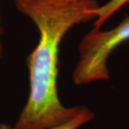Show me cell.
<instances>
[{
    "mask_svg": "<svg viewBox=\"0 0 129 129\" xmlns=\"http://www.w3.org/2000/svg\"><path fill=\"white\" fill-rule=\"evenodd\" d=\"M129 40V15L107 30L93 27L79 45V59L73 72L76 85L109 79L107 62L112 51Z\"/></svg>",
    "mask_w": 129,
    "mask_h": 129,
    "instance_id": "obj_2",
    "label": "cell"
},
{
    "mask_svg": "<svg viewBox=\"0 0 129 129\" xmlns=\"http://www.w3.org/2000/svg\"><path fill=\"white\" fill-rule=\"evenodd\" d=\"M20 14L39 32L37 45L27 56L29 91L14 125L16 129H50L63 124L82 107H66L58 94L60 46L76 25L96 19V0H15Z\"/></svg>",
    "mask_w": 129,
    "mask_h": 129,
    "instance_id": "obj_1",
    "label": "cell"
},
{
    "mask_svg": "<svg viewBox=\"0 0 129 129\" xmlns=\"http://www.w3.org/2000/svg\"><path fill=\"white\" fill-rule=\"evenodd\" d=\"M4 28L3 24V17L0 7V59L4 55Z\"/></svg>",
    "mask_w": 129,
    "mask_h": 129,
    "instance_id": "obj_5",
    "label": "cell"
},
{
    "mask_svg": "<svg viewBox=\"0 0 129 129\" xmlns=\"http://www.w3.org/2000/svg\"><path fill=\"white\" fill-rule=\"evenodd\" d=\"M94 117V113L91 112L89 108L82 107L81 109L77 114L67 121L63 124L57 126L55 127L50 129H78L81 126L85 125L86 123L89 122ZM0 129H16L14 126H11L9 123L1 122L0 123Z\"/></svg>",
    "mask_w": 129,
    "mask_h": 129,
    "instance_id": "obj_3",
    "label": "cell"
},
{
    "mask_svg": "<svg viewBox=\"0 0 129 129\" xmlns=\"http://www.w3.org/2000/svg\"><path fill=\"white\" fill-rule=\"evenodd\" d=\"M127 4H129V0H108L102 6L99 5L96 10V17L95 19L93 26L95 28H102L108 19H110Z\"/></svg>",
    "mask_w": 129,
    "mask_h": 129,
    "instance_id": "obj_4",
    "label": "cell"
}]
</instances>
